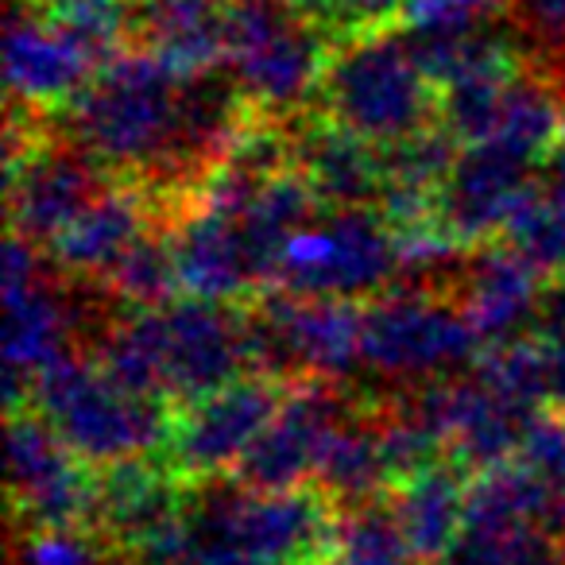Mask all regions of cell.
<instances>
[{"label": "cell", "mask_w": 565, "mask_h": 565, "mask_svg": "<svg viewBox=\"0 0 565 565\" xmlns=\"http://www.w3.org/2000/svg\"><path fill=\"white\" fill-rule=\"evenodd\" d=\"M503 12L539 66L565 63V0H503Z\"/></svg>", "instance_id": "28"}, {"label": "cell", "mask_w": 565, "mask_h": 565, "mask_svg": "<svg viewBox=\"0 0 565 565\" xmlns=\"http://www.w3.org/2000/svg\"><path fill=\"white\" fill-rule=\"evenodd\" d=\"M322 565H418L392 515V503L372 500L338 511Z\"/></svg>", "instance_id": "26"}, {"label": "cell", "mask_w": 565, "mask_h": 565, "mask_svg": "<svg viewBox=\"0 0 565 565\" xmlns=\"http://www.w3.org/2000/svg\"><path fill=\"white\" fill-rule=\"evenodd\" d=\"M484 349L457 295L392 287L364 307L361 361L384 392L472 372Z\"/></svg>", "instance_id": "6"}, {"label": "cell", "mask_w": 565, "mask_h": 565, "mask_svg": "<svg viewBox=\"0 0 565 565\" xmlns=\"http://www.w3.org/2000/svg\"><path fill=\"white\" fill-rule=\"evenodd\" d=\"M434 565H565V539L542 523H465L461 539Z\"/></svg>", "instance_id": "23"}, {"label": "cell", "mask_w": 565, "mask_h": 565, "mask_svg": "<svg viewBox=\"0 0 565 565\" xmlns=\"http://www.w3.org/2000/svg\"><path fill=\"white\" fill-rule=\"evenodd\" d=\"M159 221L163 217H159L148 190L136 182L125 186V179H117L47 244V256L71 279L102 282L113 271V264Z\"/></svg>", "instance_id": "16"}, {"label": "cell", "mask_w": 565, "mask_h": 565, "mask_svg": "<svg viewBox=\"0 0 565 565\" xmlns=\"http://www.w3.org/2000/svg\"><path fill=\"white\" fill-rule=\"evenodd\" d=\"M364 307L338 295H291L267 291L248 307L252 372H264L282 384L295 380H338L349 384L361 361Z\"/></svg>", "instance_id": "7"}, {"label": "cell", "mask_w": 565, "mask_h": 565, "mask_svg": "<svg viewBox=\"0 0 565 565\" xmlns=\"http://www.w3.org/2000/svg\"><path fill=\"white\" fill-rule=\"evenodd\" d=\"M539 182H542V190H546V194L565 198V132L557 136V143L550 148V156L542 159Z\"/></svg>", "instance_id": "33"}, {"label": "cell", "mask_w": 565, "mask_h": 565, "mask_svg": "<svg viewBox=\"0 0 565 565\" xmlns=\"http://www.w3.org/2000/svg\"><path fill=\"white\" fill-rule=\"evenodd\" d=\"M539 167L500 143H469L457 156L438 194V221L465 244L477 248L511 225L526 198L539 194Z\"/></svg>", "instance_id": "13"}, {"label": "cell", "mask_w": 565, "mask_h": 565, "mask_svg": "<svg viewBox=\"0 0 565 565\" xmlns=\"http://www.w3.org/2000/svg\"><path fill=\"white\" fill-rule=\"evenodd\" d=\"M534 338L546 349H565V271L550 275L542 287L539 318H534Z\"/></svg>", "instance_id": "32"}, {"label": "cell", "mask_w": 565, "mask_h": 565, "mask_svg": "<svg viewBox=\"0 0 565 565\" xmlns=\"http://www.w3.org/2000/svg\"><path fill=\"white\" fill-rule=\"evenodd\" d=\"M97 66L78 51L58 20L40 12L32 0H17L4 40V78L12 102L32 113H58L89 86Z\"/></svg>", "instance_id": "14"}, {"label": "cell", "mask_w": 565, "mask_h": 565, "mask_svg": "<svg viewBox=\"0 0 565 565\" xmlns=\"http://www.w3.org/2000/svg\"><path fill=\"white\" fill-rule=\"evenodd\" d=\"M109 182H117L63 128L9 120V221L12 233L47 248Z\"/></svg>", "instance_id": "9"}, {"label": "cell", "mask_w": 565, "mask_h": 565, "mask_svg": "<svg viewBox=\"0 0 565 565\" xmlns=\"http://www.w3.org/2000/svg\"><path fill=\"white\" fill-rule=\"evenodd\" d=\"M102 282L125 310H156L174 302V295L182 291V275H179V259H174L171 228L163 221L151 225L113 264V271Z\"/></svg>", "instance_id": "24"}, {"label": "cell", "mask_w": 565, "mask_h": 565, "mask_svg": "<svg viewBox=\"0 0 565 565\" xmlns=\"http://www.w3.org/2000/svg\"><path fill=\"white\" fill-rule=\"evenodd\" d=\"M299 4L307 17L330 28L333 40L392 28L395 20H403V9H407V0H299Z\"/></svg>", "instance_id": "29"}, {"label": "cell", "mask_w": 565, "mask_h": 565, "mask_svg": "<svg viewBox=\"0 0 565 565\" xmlns=\"http://www.w3.org/2000/svg\"><path fill=\"white\" fill-rule=\"evenodd\" d=\"M295 167L310 179L326 210H356L376 205L384 190V151L338 125L322 109L307 113L291 125Z\"/></svg>", "instance_id": "17"}, {"label": "cell", "mask_w": 565, "mask_h": 565, "mask_svg": "<svg viewBox=\"0 0 565 565\" xmlns=\"http://www.w3.org/2000/svg\"><path fill=\"white\" fill-rule=\"evenodd\" d=\"M550 403L565 411V349H550Z\"/></svg>", "instance_id": "35"}, {"label": "cell", "mask_w": 565, "mask_h": 565, "mask_svg": "<svg viewBox=\"0 0 565 565\" xmlns=\"http://www.w3.org/2000/svg\"><path fill=\"white\" fill-rule=\"evenodd\" d=\"M167 228H171L174 259H179L182 291L186 295L236 302L252 287H259L236 213H225L205 202H190L179 217L167 221Z\"/></svg>", "instance_id": "18"}, {"label": "cell", "mask_w": 565, "mask_h": 565, "mask_svg": "<svg viewBox=\"0 0 565 565\" xmlns=\"http://www.w3.org/2000/svg\"><path fill=\"white\" fill-rule=\"evenodd\" d=\"M326 213V202L318 198V190L310 186V179L299 167L271 174L256 194L248 198V205L241 210V233L244 248H248L252 271H256L259 287H271L275 267H279L282 252L302 228H310Z\"/></svg>", "instance_id": "21"}, {"label": "cell", "mask_w": 565, "mask_h": 565, "mask_svg": "<svg viewBox=\"0 0 565 565\" xmlns=\"http://www.w3.org/2000/svg\"><path fill=\"white\" fill-rule=\"evenodd\" d=\"M51 418L63 441L94 469L125 457L167 454L174 434V415L167 399L136 395L120 387L94 356H63L43 369L32 384V403Z\"/></svg>", "instance_id": "4"}, {"label": "cell", "mask_w": 565, "mask_h": 565, "mask_svg": "<svg viewBox=\"0 0 565 565\" xmlns=\"http://www.w3.org/2000/svg\"><path fill=\"white\" fill-rule=\"evenodd\" d=\"M500 12H503V0H407L403 24L465 32V28L492 24V20H500Z\"/></svg>", "instance_id": "31"}, {"label": "cell", "mask_w": 565, "mask_h": 565, "mask_svg": "<svg viewBox=\"0 0 565 565\" xmlns=\"http://www.w3.org/2000/svg\"><path fill=\"white\" fill-rule=\"evenodd\" d=\"M550 526L565 539V488L554 492V503H550Z\"/></svg>", "instance_id": "36"}, {"label": "cell", "mask_w": 565, "mask_h": 565, "mask_svg": "<svg viewBox=\"0 0 565 565\" xmlns=\"http://www.w3.org/2000/svg\"><path fill=\"white\" fill-rule=\"evenodd\" d=\"M310 484L338 511L361 508V503H372L384 495L392 477H387L384 449H380L376 403L364 399L353 415L333 426L322 454H318Z\"/></svg>", "instance_id": "22"}, {"label": "cell", "mask_w": 565, "mask_h": 565, "mask_svg": "<svg viewBox=\"0 0 565 565\" xmlns=\"http://www.w3.org/2000/svg\"><path fill=\"white\" fill-rule=\"evenodd\" d=\"M550 503H554L550 484L515 457V461L472 472L469 515H465V523L508 526V523H542V519L550 523Z\"/></svg>", "instance_id": "25"}, {"label": "cell", "mask_w": 565, "mask_h": 565, "mask_svg": "<svg viewBox=\"0 0 565 565\" xmlns=\"http://www.w3.org/2000/svg\"><path fill=\"white\" fill-rule=\"evenodd\" d=\"M519 461L531 472H539L550 484V492L565 488V415L557 411H539L531 418V430L519 449Z\"/></svg>", "instance_id": "30"}, {"label": "cell", "mask_w": 565, "mask_h": 565, "mask_svg": "<svg viewBox=\"0 0 565 565\" xmlns=\"http://www.w3.org/2000/svg\"><path fill=\"white\" fill-rule=\"evenodd\" d=\"M546 71L554 74V78H557V82H562V86H565V63H557V66H546Z\"/></svg>", "instance_id": "37"}, {"label": "cell", "mask_w": 565, "mask_h": 565, "mask_svg": "<svg viewBox=\"0 0 565 565\" xmlns=\"http://www.w3.org/2000/svg\"><path fill=\"white\" fill-rule=\"evenodd\" d=\"M9 492L17 531H94L97 469L35 407L9 411Z\"/></svg>", "instance_id": "10"}, {"label": "cell", "mask_w": 565, "mask_h": 565, "mask_svg": "<svg viewBox=\"0 0 565 565\" xmlns=\"http://www.w3.org/2000/svg\"><path fill=\"white\" fill-rule=\"evenodd\" d=\"M438 86L411 55L407 35L392 28L333 43L318 109L376 148L438 125Z\"/></svg>", "instance_id": "5"}, {"label": "cell", "mask_w": 565, "mask_h": 565, "mask_svg": "<svg viewBox=\"0 0 565 565\" xmlns=\"http://www.w3.org/2000/svg\"><path fill=\"white\" fill-rule=\"evenodd\" d=\"M132 43L198 74L225 63V0H132Z\"/></svg>", "instance_id": "20"}, {"label": "cell", "mask_w": 565, "mask_h": 565, "mask_svg": "<svg viewBox=\"0 0 565 565\" xmlns=\"http://www.w3.org/2000/svg\"><path fill=\"white\" fill-rule=\"evenodd\" d=\"M109 550L97 531H17L9 565H97Z\"/></svg>", "instance_id": "27"}, {"label": "cell", "mask_w": 565, "mask_h": 565, "mask_svg": "<svg viewBox=\"0 0 565 565\" xmlns=\"http://www.w3.org/2000/svg\"><path fill=\"white\" fill-rule=\"evenodd\" d=\"M89 356L128 392L186 407L252 372L248 307L190 295L156 310H125Z\"/></svg>", "instance_id": "1"}, {"label": "cell", "mask_w": 565, "mask_h": 565, "mask_svg": "<svg viewBox=\"0 0 565 565\" xmlns=\"http://www.w3.org/2000/svg\"><path fill=\"white\" fill-rule=\"evenodd\" d=\"M35 9L47 12L55 20H66V17H78V12H89V9H109V4H125V0H32Z\"/></svg>", "instance_id": "34"}, {"label": "cell", "mask_w": 565, "mask_h": 565, "mask_svg": "<svg viewBox=\"0 0 565 565\" xmlns=\"http://www.w3.org/2000/svg\"><path fill=\"white\" fill-rule=\"evenodd\" d=\"M287 384L264 372H248L236 384L221 387L213 395L186 403L174 415V434L167 446V465L186 484L225 477L228 469L244 461L256 438L267 430L275 411L282 407Z\"/></svg>", "instance_id": "11"}, {"label": "cell", "mask_w": 565, "mask_h": 565, "mask_svg": "<svg viewBox=\"0 0 565 565\" xmlns=\"http://www.w3.org/2000/svg\"><path fill=\"white\" fill-rule=\"evenodd\" d=\"M186 74L151 51H120L63 113V132L89 151L113 179L151 194L171 163L179 97Z\"/></svg>", "instance_id": "2"}, {"label": "cell", "mask_w": 565, "mask_h": 565, "mask_svg": "<svg viewBox=\"0 0 565 565\" xmlns=\"http://www.w3.org/2000/svg\"><path fill=\"white\" fill-rule=\"evenodd\" d=\"M369 395L353 392L338 380H295L287 384L282 407L244 454L233 477L256 492H282L302 488L315 477L318 454H322L330 430L341 418L353 415Z\"/></svg>", "instance_id": "12"}, {"label": "cell", "mask_w": 565, "mask_h": 565, "mask_svg": "<svg viewBox=\"0 0 565 565\" xmlns=\"http://www.w3.org/2000/svg\"><path fill=\"white\" fill-rule=\"evenodd\" d=\"M542 287H546V275L531 259L519 256L508 241H488L469 248L461 282H457V302L477 326L484 345H503L534 333Z\"/></svg>", "instance_id": "15"}, {"label": "cell", "mask_w": 565, "mask_h": 565, "mask_svg": "<svg viewBox=\"0 0 565 565\" xmlns=\"http://www.w3.org/2000/svg\"><path fill=\"white\" fill-rule=\"evenodd\" d=\"M392 515L418 565H434L465 531L469 515V469L441 457L395 484Z\"/></svg>", "instance_id": "19"}, {"label": "cell", "mask_w": 565, "mask_h": 565, "mask_svg": "<svg viewBox=\"0 0 565 565\" xmlns=\"http://www.w3.org/2000/svg\"><path fill=\"white\" fill-rule=\"evenodd\" d=\"M333 43L299 0H225V63L264 120L295 125L318 109Z\"/></svg>", "instance_id": "3"}, {"label": "cell", "mask_w": 565, "mask_h": 565, "mask_svg": "<svg viewBox=\"0 0 565 565\" xmlns=\"http://www.w3.org/2000/svg\"><path fill=\"white\" fill-rule=\"evenodd\" d=\"M399 282L395 228L376 205L326 210L302 228L279 267L271 287L291 295H338V299H376Z\"/></svg>", "instance_id": "8"}]
</instances>
